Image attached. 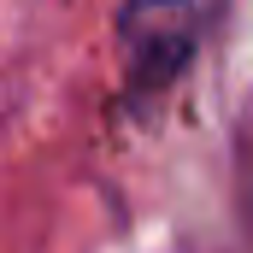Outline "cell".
<instances>
[{"label":"cell","mask_w":253,"mask_h":253,"mask_svg":"<svg viewBox=\"0 0 253 253\" xmlns=\"http://www.w3.org/2000/svg\"><path fill=\"white\" fill-rule=\"evenodd\" d=\"M206 36V6L200 0H129L118 12V65H124V94H159L183 77Z\"/></svg>","instance_id":"1"}]
</instances>
